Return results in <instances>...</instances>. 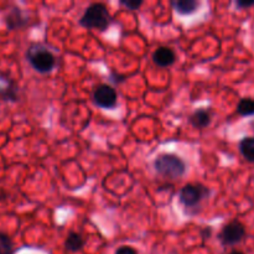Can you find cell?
Returning a JSON list of instances; mask_svg holds the SVG:
<instances>
[{
  "label": "cell",
  "mask_w": 254,
  "mask_h": 254,
  "mask_svg": "<svg viewBox=\"0 0 254 254\" xmlns=\"http://www.w3.org/2000/svg\"><path fill=\"white\" fill-rule=\"evenodd\" d=\"M119 4L129 10H138L144 4L143 0H121Z\"/></svg>",
  "instance_id": "16"
},
{
  "label": "cell",
  "mask_w": 254,
  "mask_h": 254,
  "mask_svg": "<svg viewBox=\"0 0 254 254\" xmlns=\"http://www.w3.org/2000/svg\"><path fill=\"white\" fill-rule=\"evenodd\" d=\"M236 6L238 9H248V7L254 6V0H237L236 1Z\"/></svg>",
  "instance_id": "18"
},
{
  "label": "cell",
  "mask_w": 254,
  "mask_h": 254,
  "mask_svg": "<svg viewBox=\"0 0 254 254\" xmlns=\"http://www.w3.org/2000/svg\"><path fill=\"white\" fill-rule=\"evenodd\" d=\"M112 22L113 19L106 5L102 2H93L89 5L79 19V25L82 27L88 30H98L101 32L107 31Z\"/></svg>",
  "instance_id": "1"
},
{
  "label": "cell",
  "mask_w": 254,
  "mask_h": 254,
  "mask_svg": "<svg viewBox=\"0 0 254 254\" xmlns=\"http://www.w3.org/2000/svg\"><path fill=\"white\" fill-rule=\"evenodd\" d=\"M26 59L32 68L42 74L50 73L56 67V56L41 44H31L26 51Z\"/></svg>",
  "instance_id": "3"
},
{
  "label": "cell",
  "mask_w": 254,
  "mask_h": 254,
  "mask_svg": "<svg viewBox=\"0 0 254 254\" xmlns=\"http://www.w3.org/2000/svg\"><path fill=\"white\" fill-rule=\"evenodd\" d=\"M154 169L156 174L166 180H179L186 173V164L176 154L164 153L156 156L154 160Z\"/></svg>",
  "instance_id": "2"
},
{
  "label": "cell",
  "mask_w": 254,
  "mask_h": 254,
  "mask_svg": "<svg viewBox=\"0 0 254 254\" xmlns=\"http://www.w3.org/2000/svg\"><path fill=\"white\" fill-rule=\"evenodd\" d=\"M5 25L9 30H19L24 29L29 25L30 17L29 15L25 14L19 6H11L6 11V15L4 17Z\"/></svg>",
  "instance_id": "7"
},
{
  "label": "cell",
  "mask_w": 254,
  "mask_h": 254,
  "mask_svg": "<svg viewBox=\"0 0 254 254\" xmlns=\"http://www.w3.org/2000/svg\"><path fill=\"white\" fill-rule=\"evenodd\" d=\"M237 113L241 117H252L254 116V98H246L240 99L237 104Z\"/></svg>",
  "instance_id": "14"
},
{
  "label": "cell",
  "mask_w": 254,
  "mask_h": 254,
  "mask_svg": "<svg viewBox=\"0 0 254 254\" xmlns=\"http://www.w3.org/2000/svg\"><path fill=\"white\" fill-rule=\"evenodd\" d=\"M211 235H212V230H211V227L203 228V231H202V238H203V240H207V238H210Z\"/></svg>",
  "instance_id": "20"
},
{
  "label": "cell",
  "mask_w": 254,
  "mask_h": 254,
  "mask_svg": "<svg viewBox=\"0 0 254 254\" xmlns=\"http://www.w3.org/2000/svg\"><path fill=\"white\" fill-rule=\"evenodd\" d=\"M213 112L210 108H198L190 116V124L196 129H205L212 122Z\"/></svg>",
  "instance_id": "9"
},
{
  "label": "cell",
  "mask_w": 254,
  "mask_h": 254,
  "mask_svg": "<svg viewBox=\"0 0 254 254\" xmlns=\"http://www.w3.org/2000/svg\"><path fill=\"white\" fill-rule=\"evenodd\" d=\"M211 195V191L207 186L200 183L186 184L179 192L180 203L186 210H192L200 206L202 201L207 200Z\"/></svg>",
  "instance_id": "4"
},
{
  "label": "cell",
  "mask_w": 254,
  "mask_h": 254,
  "mask_svg": "<svg viewBox=\"0 0 254 254\" xmlns=\"http://www.w3.org/2000/svg\"><path fill=\"white\" fill-rule=\"evenodd\" d=\"M19 89H17L16 83L14 79L6 78V84L0 87V98L2 101L17 102L19 101Z\"/></svg>",
  "instance_id": "12"
},
{
  "label": "cell",
  "mask_w": 254,
  "mask_h": 254,
  "mask_svg": "<svg viewBox=\"0 0 254 254\" xmlns=\"http://www.w3.org/2000/svg\"><path fill=\"white\" fill-rule=\"evenodd\" d=\"M246 237V227L242 222L233 220L223 226L222 231L218 235L220 242L225 247H232L242 242Z\"/></svg>",
  "instance_id": "5"
},
{
  "label": "cell",
  "mask_w": 254,
  "mask_h": 254,
  "mask_svg": "<svg viewBox=\"0 0 254 254\" xmlns=\"http://www.w3.org/2000/svg\"><path fill=\"white\" fill-rule=\"evenodd\" d=\"M171 6L178 14L191 15L197 11L200 2L197 0H176V1H171Z\"/></svg>",
  "instance_id": "10"
},
{
  "label": "cell",
  "mask_w": 254,
  "mask_h": 254,
  "mask_svg": "<svg viewBox=\"0 0 254 254\" xmlns=\"http://www.w3.org/2000/svg\"><path fill=\"white\" fill-rule=\"evenodd\" d=\"M93 101L99 108L113 109L118 104V93L109 84H99L94 88Z\"/></svg>",
  "instance_id": "6"
},
{
  "label": "cell",
  "mask_w": 254,
  "mask_h": 254,
  "mask_svg": "<svg viewBox=\"0 0 254 254\" xmlns=\"http://www.w3.org/2000/svg\"><path fill=\"white\" fill-rule=\"evenodd\" d=\"M240 153L243 158L250 163H254V138L253 136H246L240 141Z\"/></svg>",
  "instance_id": "13"
},
{
  "label": "cell",
  "mask_w": 254,
  "mask_h": 254,
  "mask_svg": "<svg viewBox=\"0 0 254 254\" xmlns=\"http://www.w3.org/2000/svg\"><path fill=\"white\" fill-rule=\"evenodd\" d=\"M114 254H138V252L130 246H121Z\"/></svg>",
  "instance_id": "17"
},
{
  "label": "cell",
  "mask_w": 254,
  "mask_h": 254,
  "mask_svg": "<svg viewBox=\"0 0 254 254\" xmlns=\"http://www.w3.org/2000/svg\"><path fill=\"white\" fill-rule=\"evenodd\" d=\"M109 79H111L113 83H122V82H124L127 79L126 76H123V74H119V73H116V72H111V76H109Z\"/></svg>",
  "instance_id": "19"
},
{
  "label": "cell",
  "mask_w": 254,
  "mask_h": 254,
  "mask_svg": "<svg viewBox=\"0 0 254 254\" xmlns=\"http://www.w3.org/2000/svg\"><path fill=\"white\" fill-rule=\"evenodd\" d=\"M84 243L86 242H84L83 237H82L79 233L69 232L68 235H67L66 240H64V246L66 252L76 253V252H79V251L84 247Z\"/></svg>",
  "instance_id": "11"
},
{
  "label": "cell",
  "mask_w": 254,
  "mask_h": 254,
  "mask_svg": "<svg viewBox=\"0 0 254 254\" xmlns=\"http://www.w3.org/2000/svg\"><path fill=\"white\" fill-rule=\"evenodd\" d=\"M228 254H245V253H243L242 251H232V252L228 253Z\"/></svg>",
  "instance_id": "21"
},
{
  "label": "cell",
  "mask_w": 254,
  "mask_h": 254,
  "mask_svg": "<svg viewBox=\"0 0 254 254\" xmlns=\"http://www.w3.org/2000/svg\"><path fill=\"white\" fill-rule=\"evenodd\" d=\"M15 248L11 238L6 233L0 232V254H14Z\"/></svg>",
  "instance_id": "15"
},
{
  "label": "cell",
  "mask_w": 254,
  "mask_h": 254,
  "mask_svg": "<svg viewBox=\"0 0 254 254\" xmlns=\"http://www.w3.org/2000/svg\"><path fill=\"white\" fill-rule=\"evenodd\" d=\"M153 62L160 68H166V67H170L175 64L176 61V55L170 47L166 46H160L153 52Z\"/></svg>",
  "instance_id": "8"
}]
</instances>
